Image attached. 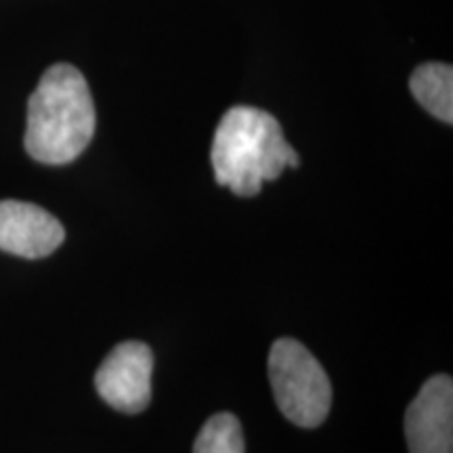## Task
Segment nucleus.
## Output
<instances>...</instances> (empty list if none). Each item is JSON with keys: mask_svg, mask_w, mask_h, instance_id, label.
I'll return each instance as SVG.
<instances>
[{"mask_svg": "<svg viewBox=\"0 0 453 453\" xmlns=\"http://www.w3.org/2000/svg\"><path fill=\"white\" fill-rule=\"evenodd\" d=\"M95 127L87 78L70 64L50 65L27 101V154L49 166L70 164L87 150Z\"/></svg>", "mask_w": 453, "mask_h": 453, "instance_id": "f257e3e1", "label": "nucleus"}, {"mask_svg": "<svg viewBox=\"0 0 453 453\" xmlns=\"http://www.w3.org/2000/svg\"><path fill=\"white\" fill-rule=\"evenodd\" d=\"M211 160L217 183L242 197L257 196L265 180L280 179L283 168L300 164L280 122L269 111L250 105L231 107L220 118Z\"/></svg>", "mask_w": 453, "mask_h": 453, "instance_id": "f03ea898", "label": "nucleus"}, {"mask_svg": "<svg viewBox=\"0 0 453 453\" xmlns=\"http://www.w3.org/2000/svg\"><path fill=\"white\" fill-rule=\"evenodd\" d=\"M269 380L283 416L300 428H317L330 413L332 384L319 361L294 338L275 340Z\"/></svg>", "mask_w": 453, "mask_h": 453, "instance_id": "7ed1b4c3", "label": "nucleus"}, {"mask_svg": "<svg viewBox=\"0 0 453 453\" xmlns=\"http://www.w3.org/2000/svg\"><path fill=\"white\" fill-rule=\"evenodd\" d=\"M154 353L143 342L118 344L95 373V387L101 399L122 413L143 411L151 401Z\"/></svg>", "mask_w": 453, "mask_h": 453, "instance_id": "20e7f679", "label": "nucleus"}, {"mask_svg": "<svg viewBox=\"0 0 453 453\" xmlns=\"http://www.w3.org/2000/svg\"><path fill=\"white\" fill-rule=\"evenodd\" d=\"M410 453H453V380L428 378L405 413Z\"/></svg>", "mask_w": 453, "mask_h": 453, "instance_id": "39448f33", "label": "nucleus"}, {"mask_svg": "<svg viewBox=\"0 0 453 453\" xmlns=\"http://www.w3.org/2000/svg\"><path fill=\"white\" fill-rule=\"evenodd\" d=\"M65 240L64 225L30 202H0V250L21 258H44Z\"/></svg>", "mask_w": 453, "mask_h": 453, "instance_id": "423d86ee", "label": "nucleus"}, {"mask_svg": "<svg viewBox=\"0 0 453 453\" xmlns=\"http://www.w3.org/2000/svg\"><path fill=\"white\" fill-rule=\"evenodd\" d=\"M411 95L424 110L447 124L453 122V70L447 64H424L410 78Z\"/></svg>", "mask_w": 453, "mask_h": 453, "instance_id": "0eeeda50", "label": "nucleus"}, {"mask_svg": "<svg viewBox=\"0 0 453 453\" xmlns=\"http://www.w3.org/2000/svg\"><path fill=\"white\" fill-rule=\"evenodd\" d=\"M194 453H246L240 420L234 413L208 418L197 434Z\"/></svg>", "mask_w": 453, "mask_h": 453, "instance_id": "6e6552de", "label": "nucleus"}]
</instances>
